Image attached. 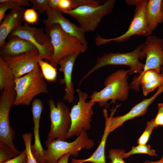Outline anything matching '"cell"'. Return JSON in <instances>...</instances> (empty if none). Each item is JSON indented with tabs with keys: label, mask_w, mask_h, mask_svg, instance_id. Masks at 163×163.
I'll use <instances>...</instances> for the list:
<instances>
[{
	"label": "cell",
	"mask_w": 163,
	"mask_h": 163,
	"mask_svg": "<svg viewBox=\"0 0 163 163\" xmlns=\"http://www.w3.org/2000/svg\"><path fill=\"white\" fill-rule=\"evenodd\" d=\"M128 74L129 69H120L109 75L104 82L105 87L99 91H94L89 97V101L97 103L99 106L102 107L106 106L110 100V104L114 103L117 100L126 101L130 88L128 82Z\"/></svg>",
	"instance_id": "obj_1"
},
{
	"label": "cell",
	"mask_w": 163,
	"mask_h": 163,
	"mask_svg": "<svg viewBox=\"0 0 163 163\" xmlns=\"http://www.w3.org/2000/svg\"><path fill=\"white\" fill-rule=\"evenodd\" d=\"M45 31L50 37L53 52L50 63L56 67L59 61L63 57L71 54L84 53L87 46L76 37L65 32L57 24L43 22Z\"/></svg>",
	"instance_id": "obj_2"
},
{
	"label": "cell",
	"mask_w": 163,
	"mask_h": 163,
	"mask_svg": "<svg viewBox=\"0 0 163 163\" xmlns=\"http://www.w3.org/2000/svg\"><path fill=\"white\" fill-rule=\"evenodd\" d=\"M16 97L14 105H29L33 98L41 94H47V83L39 65L24 75L15 78Z\"/></svg>",
	"instance_id": "obj_3"
},
{
	"label": "cell",
	"mask_w": 163,
	"mask_h": 163,
	"mask_svg": "<svg viewBox=\"0 0 163 163\" xmlns=\"http://www.w3.org/2000/svg\"><path fill=\"white\" fill-rule=\"evenodd\" d=\"M146 56L142 51L140 45L133 50L124 53L110 52L105 53L97 58L95 66L89 71L82 78L79 85L89 75L95 71L109 65H126L129 67V74H140L143 70L145 64L139 59H143Z\"/></svg>",
	"instance_id": "obj_4"
},
{
	"label": "cell",
	"mask_w": 163,
	"mask_h": 163,
	"mask_svg": "<svg viewBox=\"0 0 163 163\" xmlns=\"http://www.w3.org/2000/svg\"><path fill=\"white\" fill-rule=\"evenodd\" d=\"M115 0H108L98 6L84 5L64 12L76 20L85 33L95 31L102 19L112 11Z\"/></svg>",
	"instance_id": "obj_5"
},
{
	"label": "cell",
	"mask_w": 163,
	"mask_h": 163,
	"mask_svg": "<svg viewBox=\"0 0 163 163\" xmlns=\"http://www.w3.org/2000/svg\"><path fill=\"white\" fill-rule=\"evenodd\" d=\"M45 144L47 146L44 152L46 163H57L62 155L68 153L76 157L79 151L82 149L91 150L95 144L85 130L72 142L56 139Z\"/></svg>",
	"instance_id": "obj_6"
},
{
	"label": "cell",
	"mask_w": 163,
	"mask_h": 163,
	"mask_svg": "<svg viewBox=\"0 0 163 163\" xmlns=\"http://www.w3.org/2000/svg\"><path fill=\"white\" fill-rule=\"evenodd\" d=\"M147 1V0H125L128 5L136 6L133 17L128 29L123 34L117 37L107 39L100 37L98 39V44L103 45L112 41L123 42L134 35L146 37L151 35L152 32L148 26L145 17V7Z\"/></svg>",
	"instance_id": "obj_7"
},
{
	"label": "cell",
	"mask_w": 163,
	"mask_h": 163,
	"mask_svg": "<svg viewBox=\"0 0 163 163\" xmlns=\"http://www.w3.org/2000/svg\"><path fill=\"white\" fill-rule=\"evenodd\" d=\"M50 126L45 143L56 139L66 141L71 126L70 110L63 102L56 105L51 98L48 101Z\"/></svg>",
	"instance_id": "obj_8"
},
{
	"label": "cell",
	"mask_w": 163,
	"mask_h": 163,
	"mask_svg": "<svg viewBox=\"0 0 163 163\" xmlns=\"http://www.w3.org/2000/svg\"><path fill=\"white\" fill-rule=\"evenodd\" d=\"M78 101L70 110L71 126L68 133L67 139L76 136H78L84 131L90 128V123L94 114L93 107L95 103L90 101L86 102L88 95L79 88L76 90Z\"/></svg>",
	"instance_id": "obj_9"
},
{
	"label": "cell",
	"mask_w": 163,
	"mask_h": 163,
	"mask_svg": "<svg viewBox=\"0 0 163 163\" xmlns=\"http://www.w3.org/2000/svg\"><path fill=\"white\" fill-rule=\"evenodd\" d=\"M9 35L16 36L29 41L38 50L40 59L50 62L53 47L50 37L43 28L33 27L26 23L17 26Z\"/></svg>",
	"instance_id": "obj_10"
},
{
	"label": "cell",
	"mask_w": 163,
	"mask_h": 163,
	"mask_svg": "<svg viewBox=\"0 0 163 163\" xmlns=\"http://www.w3.org/2000/svg\"><path fill=\"white\" fill-rule=\"evenodd\" d=\"M16 97L14 88L2 91L0 97V142L7 145L19 155L21 152L16 149L13 141L16 132L11 128L9 121L10 109L14 105Z\"/></svg>",
	"instance_id": "obj_11"
},
{
	"label": "cell",
	"mask_w": 163,
	"mask_h": 163,
	"mask_svg": "<svg viewBox=\"0 0 163 163\" xmlns=\"http://www.w3.org/2000/svg\"><path fill=\"white\" fill-rule=\"evenodd\" d=\"M140 45L146 56L145 62L142 72L154 69L160 73L163 65V39L151 35L147 37L145 42Z\"/></svg>",
	"instance_id": "obj_12"
},
{
	"label": "cell",
	"mask_w": 163,
	"mask_h": 163,
	"mask_svg": "<svg viewBox=\"0 0 163 163\" xmlns=\"http://www.w3.org/2000/svg\"><path fill=\"white\" fill-rule=\"evenodd\" d=\"M2 57L15 78L21 77L32 71L39 65L40 59L38 50L11 57Z\"/></svg>",
	"instance_id": "obj_13"
},
{
	"label": "cell",
	"mask_w": 163,
	"mask_h": 163,
	"mask_svg": "<svg viewBox=\"0 0 163 163\" xmlns=\"http://www.w3.org/2000/svg\"><path fill=\"white\" fill-rule=\"evenodd\" d=\"M163 92V85L158 87L155 94L151 97L144 99L136 105L127 113L125 114L113 117V115L117 107L112 110L109 117V130L111 133L122 126L126 121L144 115L147 112L149 106L154 101L156 98Z\"/></svg>",
	"instance_id": "obj_14"
},
{
	"label": "cell",
	"mask_w": 163,
	"mask_h": 163,
	"mask_svg": "<svg viewBox=\"0 0 163 163\" xmlns=\"http://www.w3.org/2000/svg\"><path fill=\"white\" fill-rule=\"evenodd\" d=\"M47 19H44L43 22L58 24L66 33L79 39L83 43L87 46L85 33L80 27L71 22L62 15L63 13L53 8L48 7L46 10Z\"/></svg>",
	"instance_id": "obj_15"
},
{
	"label": "cell",
	"mask_w": 163,
	"mask_h": 163,
	"mask_svg": "<svg viewBox=\"0 0 163 163\" xmlns=\"http://www.w3.org/2000/svg\"><path fill=\"white\" fill-rule=\"evenodd\" d=\"M44 109L43 103L39 98L34 99L32 103L31 111L34 126L33 128L34 141L31 145V150L37 163H46L44 150L41 143L39 135L40 122Z\"/></svg>",
	"instance_id": "obj_16"
},
{
	"label": "cell",
	"mask_w": 163,
	"mask_h": 163,
	"mask_svg": "<svg viewBox=\"0 0 163 163\" xmlns=\"http://www.w3.org/2000/svg\"><path fill=\"white\" fill-rule=\"evenodd\" d=\"M80 54L76 53L66 55L61 59L58 63L60 66L59 70L64 75L63 78L60 80L59 83L66 86V93L63 98L69 103L73 102L74 100L75 91L72 81V72L75 61Z\"/></svg>",
	"instance_id": "obj_17"
},
{
	"label": "cell",
	"mask_w": 163,
	"mask_h": 163,
	"mask_svg": "<svg viewBox=\"0 0 163 163\" xmlns=\"http://www.w3.org/2000/svg\"><path fill=\"white\" fill-rule=\"evenodd\" d=\"M7 38L8 41L0 47V53L2 56L11 57L38 50L33 43L24 38L11 35Z\"/></svg>",
	"instance_id": "obj_18"
},
{
	"label": "cell",
	"mask_w": 163,
	"mask_h": 163,
	"mask_svg": "<svg viewBox=\"0 0 163 163\" xmlns=\"http://www.w3.org/2000/svg\"><path fill=\"white\" fill-rule=\"evenodd\" d=\"M25 10L23 7L11 10L0 23V47L5 43L10 33L24 21V13Z\"/></svg>",
	"instance_id": "obj_19"
},
{
	"label": "cell",
	"mask_w": 163,
	"mask_h": 163,
	"mask_svg": "<svg viewBox=\"0 0 163 163\" xmlns=\"http://www.w3.org/2000/svg\"><path fill=\"white\" fill-rule=\"evenodd\" d=\"M103 114L105 120V126L103 134L100 143L94 153L88 158L83 159L72 158L71 163H84L91 162L93 163H106L105 156V148L108 135L109 117L106 109L103 110Z\"/></svg>",
	"instance_id": "obj_20"
},
{
	"label": "cell",
	"mask_w": 163,
	"mask_h": 163,
	"mask_svg": "<svg viewBox=\"0 0 163 163\" xmlns=\"http://www.w3.org/2000/svg\"><path fill=\"white\" fill-rule=\"evenodd\" d=\"M162 0H149L145 7V14L147 24L152 32L159 24L163 23V10L161 8Z\"/></svg>",
	"instance_id": "obj_21"
},
{
	"label": "cell",
	"mask_w": 163,
	"mask_h": 163,
	"mask_svg": "<svg viewBox=\"0 0 163 163\" xmlns=\"http://www.w3.org/2000/svg\"><path fill=\"white\" fill-rule=\"evenodd\" d=\"M14 77L11 70L0 56V90L2 91L14 88Z\"/></svg>",
	"instance_id": "obj_22"
},
{
	"label": "cell",
	"mask_w": 163,
	"mask_h": 163,
	"mask_svg": "<svg viewBox=\"0 0 163 163\" xmlns=\"http://www.w3.org/2000/svg\"><path fill=\"white\" fill-rule=\"evenodd\" d=\"M160 75V73L154 69L147 70L136 76L129 85L130 88L136 91L139 90L140 85L141 84L150 82Z\"/></svg>",
	"instance_id": "obj_23"
},
{
	"label": "cell",
	"mask_w": 163,
	"mask_h": 163,
	"mask_svg": "<svg viewBox=\"0 0 163 163\" xmlns=\"http://www.w3.org/2000/svg\"><path fill=\"white\" fill-rule=\"evenodd\" d=\"M29 2L28 0H0V22L4 18L8 10H11L21 7H29Z\"/></svg>",
	"instance_id": "obj_24"
},
{
	"label": "cell",
	"mask_w": 163,
	"mask_h": 163,
	"mask_svg": "<svg viewBox=\"0 0 163 163\" xmlns=\"http://www.w3.org/2000/svg\"><path fill=\"white\" fill-rule=\"evenodd\" d=\"M95 4V1L94 0H59V10L63 13L81 6H93Z\"/></svg>",
	"instance_id": "obj_25"
},
{
	"label": "cell",
	"mask_w": 163,
	"mask_h": 163,
	"mask_svg": "<svg viewBox=\"0 0 163 163\" xmlns=\"http://www.w3.org/2000/svg\"><path fill=\"white\" fill-rule=\"evenodd\" d=\"M38 65L45 80L49 82L56 81L58 74L56 67L42 59H39Z\"/></svg>",
	"instance_id": "obj_26"
},
{
	"label": "cell",
	"mask_w": 163,
	"mask_h": 163,
	"mask_svg": "<svg viewBox=\"0 0 163 163\" xmlns=\"http://www.w3.org/2000/svg\"><path fill=\"white\" fill-rule=\"evenodd\" d=\"M137 154H145L152 156H158L155 151L151 149L150 145H139L136 147H132L131 149L128 152L124 150L122 153L123 158H126L130 156Z\"/></svg>",
	"instance_id": "obj_27"
},
{
	"label": "cell",
	"mask_w": 163,
	"mask_h": 163,
	"mask_svg": "<svg viewBox=\"0 0 163 163\" xmlns=\"http://www.w3.org/2000/svg\"><path fill=\"white\" fill-rule=\"evenodd\" d=\"M19 155L6 144L0 142V163L13 158Z\"/></svg>",
	"instance_id": "obj_28"
},
{
	"label": "cell",
	"mask_w": 163,
	"mask_h": 163,
	"mask_svg": "<svg viewBox=\"0 0 163 163\" xmlns=\"http://www.w3.org/2000/svg\"><path fill=\"white\" fill-rule=\"evenodd\" d=\"M32 136L30 133H27L22 135V137L24 143L27 163H37L33 156L31 150V141Z\"/></svg>",
	"instance_id": "obj_29"
},
{
	"label": "cell",
	"mask_w": 163,
	"mask_h": 163,
	"mask_svg": "<svg viewBox=\"0 0 163 163\" xmlns=\"http://www.w3.org/2000/svg\"><path fill=\"white\" fill-rule=\"evenodd\" d=\"M163 85V77L161 75L158 78L148 82L141 84L143 94L147 96L149 93L152 91L157 87Z\"/></svg>",
	"instance_id": "obj_30"
},
{
	"label": "cell",
	"mask_w": 163,
	"mask_h": 163,
	"mask_svg": "<svg viewBox=\"0 0 163 163\" xmlns=\"http://www.w3.org/2000/svg\"><path fill=\"white\" fill-rule=\"evenodd\" d=\"M157 127L155 124L154 119L147 123L146 127L137 141L139 145H144L146 144L150 135L155 128Z\"/></svg>",
	"instance_id": "obj_31"
},
{
	"label": "cell",
	"mask_w": 163,
	"mask_h": 163,
	"mask_svg": "<svg viewBox=\"0 0 163 163\" xmlns=\"http://www.w3.org/2000/svg\"><path fill=\"white\" fill-rule=\"evenodd\" d=\"M124 151L117 149H110L109 151L108 158L110 161L109 163H126L122 155Z\"/></svg>",
	"instance_id": "obj_32"
},
{
	"label": "cell",
	"mask_w": 163,
	"mask_h": 163,
	"mask_svg": "<svg viewBox=\"0 0 163 163\" xmlns=\"http://www.w3.org/2000/svg\"><path fill=\"white\" fill-rule=\"evenodd\" d=\"M29 1L32 4L33 8L38 11L40 14H43L49 7L48 0H30Z\"/></svg>",
	"instance_id": "obj_33"
},
{
	"label": "cell",
	"mask_w": 163,
	"mask_h": 163,
	"mask_svg": "<svg viewBox=\"0 0 163 163\" xmlns=\"http://www.w3.org/2000/svg\"><path fill=\"white\" fill-rule=\"evenodd\" d=\"M24 18L27 23H36L38 20V16L35 10L32 8L25 10L24 13Z\"/></svg>",
	"instance_id": "obj_34"
},
{
	"label": "cell",
	"mask_w": 163,
	"mask_h": 163,
	"mask_svg": "<svg viewBox=\"0 0 163 163\" xmlns=\"http://www.w3.org/2000/svg\"><path fill=\"white\" fill-rule=\"evenodd\" d=\"M158 112L155 118L154 119L155 125L163 126V103H159L158 105Z\"/></svg>",
	"instance_id": "obj_35"
},
{
	"label": "cell",
	"mask_w": 163,
	"mask_h": 163,
	"mask_svg": "<svg viewBox=\"0 0 163 163\" xmlns=\"http://www.w3.org/2000/svg\"><path fill=\"white\" fill-rule=\"evenodd\" d=\"M3 163H27L26 153L24 150L16 157L7 160Z\"/></svg>",
	"instance_id": "obj_36"
},
{
	"label": "cell",
	"mask_w": 163,
	"mask_h": 163,
	"mask_svg": "<svg viewBox=\"0 0 163 163\" xmlns=\"http://www.w3.org/2000/svg\"><path fill=\"white\" fill-rule=\"evenodd\" d=\"M70 155H71L70 153L64 154L60 158L57 163H69V159Z\"/></svg>",
	"instance_id": "obj_37"
},
{
	"label": "cell",
	"mask_w": 163,
	"mask_h": 163,
	"mask_svg": "<svg viewBox=\"0 0 163 163\" xmlns=\"http://www.w3.org/2000/svg\"><path fill=\"white\" fill-rule=\"evenodd\" d=\"M59 0H48L49 7L59 10Z\"/></svg>",
	"instance_id": "obj_38"
},
{
	"label": "cell",
	"mask_w": 163,
	"mask_h": 163,
	"mask_svg": "<svg viewBox=\"0 0 163 163\" xmlns=\"http://www.w3.org/2000/svg\"><path fill=\"white\" fill-rule=\"evenodd\" d=\"M144 163H163V157L160 160L157 161H153L146 160L145 161Z\"/></svg>",
	"instance_id": "obj_39"
},
{
	"label": "cell",
	"mask_w": 163,
	"mask_h": 163,
	"mask_svg": "<svg viewBox=\"0 0 163 163\" xmlns=\"http://www.w3.org/2000/svg\"><path fill=\"white\" fill-rule=\"evenodd\" d=\"M160 74L163 77V65L161 68Z\"/></svg>",
	"instance_id": "obj_40"
},
{
	"label": "cell",
	"mask_w": 163,
	"mask_h": 163,
	"mask_svg": "<svg viewBox=\"0 0 163 163\" xmlns=\"http://www.w3.org/2000/svg\"><path fill=\"white\" fill-rule=\"evenodd\" d=\"M161 7L162 9L163 10V0L162 1Z\"/></svg>",
	"instance_id": "obj_41"
}]
</instances>
